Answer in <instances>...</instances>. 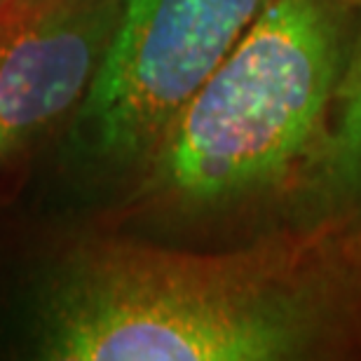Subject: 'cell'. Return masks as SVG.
<instances>
[{
	"instance_id": "cell-1",
	"label": "cell",
	"mask_w": 361,
	"mask_h": 361,
	"mask_svg": "<svg viewBox=\"0 0 361 361\" xmlns=\"http://www.w3.org/2000/svg\"><path fill=\"white\" fill-rule=\"evenodd\" d=\"M359 0H270L143 162L162 212L298 209L322 195Z\"/></svg>"
},
{
	"instance_id": "cell-2",
	"label": "cell",
	"mask_w": 361,
	"mask_h": 361,
	"mask_svg": "<svg viewBox=\"0 0 361 361\" xmlns=\"http://www.w3.org/2000/svg\"><path fill=\"white\" fill-rule=\"evenodd\" d=\"M270 0H125L82 122L97 153L143 164Z\"/></svg>"
},
{
	"instance_id": "cell-3",
	"label": "cell",
	"mask_w": 361,
	"mask_h": 361,
	"mask_svg": "<svg viewBox=\"0 0 361 361\" xmlns=\"http://www.w3.org/2000/svg\"><path fill=\"white\" fill-rule=\"evenodd\" d=\"M125 0H73L0 14V162L90 94Z\"/></svg>"
},
{
	"instance_id": "cell-4",
	"label": "cell",
	"mask_w": 361,
	"mask_h": 361,
	"mask_svg": "<svg viewBox=\"0 0 361 361\" xmlns=\"http://www.w3.org/2000/svg\"><path fill=\"white\" fill-rule=\"evenodd\" d=\"M322 195L329 200L326 207H334V200L348 204L361 197V0L352 59L336 106Z\"/></svg>"
},
{
	"instance_id": "cell-5",
	"label": "cell",
	"mask_w": 361,
	"mask_h": 361,
	"mask_svg": "<svg viewBox=\"0 0 361 361\" xmlns=\"http://www.w3.org/2000/svg\"><path fill=\"white\" fill-rule=\"evenodd\" d=\"M61 3H73V0H10V3L0 10V14H3V17H14V14L42 10V7H52V5H61Z\"/></svg>"
},
{
	"instance_id": "cell-6",
	"label": "cell",
	"mask_w": 361,
	"mask_h": 361,
	"mask_svg": "<svg viewBox=\"0 0 361 361\" xmlns=\"http://www.w3.org/2000/svg\"><path fill=\"white\" fill-rule=\"evenodd\" d=\"M7 3H10V0H0V10H3V7H5Z\"/></svg>"
}]
</instances>
